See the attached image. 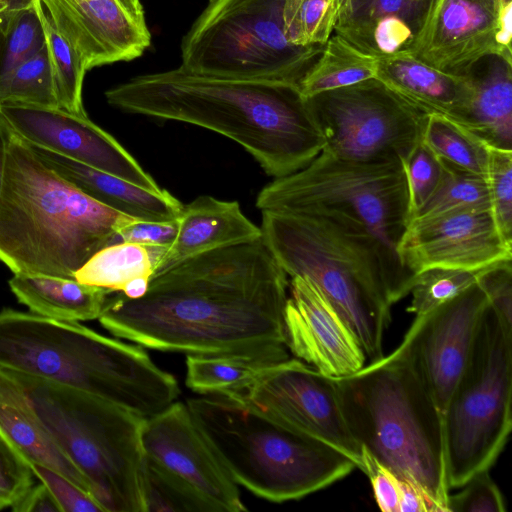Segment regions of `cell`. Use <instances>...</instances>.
<instances>
[{"instance_id": "6da1fadb", "label": "cell", "mask_w": 512, "mask_h": 512, "mask_svg": "<svg viewBox=\"0 0 512 512\" xmlns=\"http://www.w3.org/2000/svg\"><path fill=\"white\" fill-rule=\"evenodd\" d=\"M287 277L261 236L153 276L140 298L108 296L98 320L113 335L150 349L275 363L289 358Z\"/></svg>"}, {"instance_id": "7a4b0ae2", "label": "cell", "mask_w": 512, "mask_h": 512, "mask_svg": "<svg viewBox=\"0 0 512 512\" xmlns=\"http://www.w3.org/2000/svg\"><path fill=\"white\" fill-rule=\"evenodd\" d=\"M125 112L199 126L238 143L280 178L308 165L324 137L299 87L206 76L181 66L136 76L105 92Z\"/></svg>"}, {"instance_id": "3957f363", "label": "cell", "mask_w": 512, "mask_h": 512, "mask_svg": "<svg viewBox=\"0 0 512 512\" xmlns=\"http://www.w3.org/2000/svg\"><path fill=\"white\" fill-rule=\"evenodd\" d=\"M262 238L287 276L310 280L358 339L366 360L382 358L391 307L415 275L358 220L315 209L261 211Z\"/></svg>"}, {"instance_id": "277c9868", "label": "cell", "mask_w": 512, "mask_h": 512, "mask_svg": "<svg viewBox=\"0 0 512 512\" xmlns=\"http://www.w3.org/2000/svg\"><path fill=\"white\" fill-rule=\"evenodd\" d=\"M0 262L14 274L75 278L116 242L128 215L90 198L50 169L1 119Z\"/></svg>"}, {"instance_id": "5b68a950", "label": "cell", "mask_w": 512, "mask_h": 512, "mask_svg": "<svg viewBox=\"0 0 512 512\" xmlns=\"http://www.w3.org/2000/svg\"><path fill=\"white\" fill-rule=\"evenodd\" d=\"M0 368L82 391L148 418L173 403L179 386L142 346L77 322L4 309Z\"/></svg>"}, {"instance_id": "8992f818", "label": "cell", "mask_w": 512, "mask_h": 512, "mask_svg": "<svg viewBox=\"0 0 512 512\" xmlns=\"http://www.w3.org/2000/svg\"><path fill=\"white\" fill-rule=\"evenodd\" d=\"M333 379L358 445L400 478L421 486L448 512L443 415L407 341L403 338L389 355Z\"/></svg>"}, {"instance_id": "52a82bcc", "label": "cell", "mask_w": 512, "mask_h": 512, "mask_svg": "<svg viewBox=\"0 0 512 512\" xmlns=\"http://www.w3.org/2000/svg\"><path fill=\"white\" fill-rule=\"evenodd\" d=\"M237 485L272 502L303 498L348 475L351 458L226 394L187 401Z\"/></svg>"}, {"instance_id": "ba28073f", "label": "cell", "mask_w": 512, "mask_h": 512, "mask_svg": "<svg viewBox=\"0 0 512 512\" xmlns=\"http://www.w3.org/2000/svg\"><path fill=\"white\" fill-rule=\"evenodd\" d=\"M2 370L86 478L104 512H146L145 417L82 391Z\"/></svg>"}, {"instance_id": "9c48e42d", "label": "cell", "mask_w": 512, "mask_h": 512, "mask_svg": "<svg viewBox=\"0 0 512 512\" xmlns=\"http://www.w3.org/2000/svg\"><path fill=\"white\" fill-rule=\"evenodd\" d=\"M285 0H209L181 42V67L299 87L324 45L297 46L283 30Z\"/></svg>"}, {"instance_id": "30bf717a", "label": "cell", "mask_w": 512, "mask_h": 512, "mask_svg": "<svg viewBox=\"0 0 512 512\" xmlns=\"http://www.w3.org/2000/svg\"><path fill=\"white\" fill-rule=\"evenodd\" d=\"M511 395L512 329L489 303L442 414L450 490L498 458L512 428Z\"/></svg>"}, {"instance_id": "8fae6325", "label": "cell", "mask_w": 512, "mask_h": 512, "mask_svg": "<svg viewBox=\"0 0 512 512\" xmlns=\"http://www.w3.org/2000/svg\"><path fill=\"white\" fill-rule=\"evenodd\" d=\"M256 207L284 213L315 209L343 213L362 223L397 257L398 244L411 221L401 161L357 162L326 151L297 172L265 185Z\"/></svg>"}, {"instance_id": "7c38bea8", "label": "cell", "mask_w": 512, "mask_h": 512, "mask_svg": "<svg viewBox=\"0 0 512 512\" xmlns=\"http://www.w3.org/2000/svg\"><path fill=\"white\" fill-rule=\"evenodd\" d=\"M326 151L357 162H403L421 141L428 113L377 78L306 98Z\"/></svg>"}, {"instance_id": "4fadbf2b", "label": "cell", "mask_w": 512, "mask_h": 512, "mask_svg": "<svg viewBox=\"0 0 512 512\" xmlns=\"http://www.w3.org/2000/svg\"><path fill=\"white\" fill-rule=\"evenodd\" d=\"M235 396L278 422L340 450L362 467V448L345 422L334 379L294 358L273 363Z\"/></svg>"}, {"instance_id": "5bb4252c", "label": "cell", "mask_w": 512, "mask_h": 512, "mask_svg": "<svg viewBox=\"0 0 512 512\" xmlns=\"http://www.w3.org/2000/svg\"><path fill=\"white\" fill-rule=\"evenodd\" d=\"M141 440L145 463L180 486L204 511L246 510L238 485L187 404L174 401L146 418Z\"/></svg>"}, {"instance_id": "9a60e30c", "label": "cell", "mask_w": 512, "mask_h": 512, "mask_svg": "<svg viewBox=\"0 0 512 512\" xmlns=\"http://www.w3.org/2000/svg\"><path fill=\"white\" fill-rule=\"evenodd\" d=\"M0 119L29 144L127 180L144 189L163 190L135 158L88 116L59 107L0 104Z\"/></svg>"}, {"instance_id": "2e32d148", "label": "cell", "mask_w": 512, "mask_h": 512, "mask_svg": "<svg viewBox=\"0 0 512 512\" xmlns=\"http://www.w3.org/2000/svg\"><path fill=\"white\" fill-rule=\"evenodd\" d=\"M401 264L414 275L433 267L480 270L512 259L490 210L459 209L414 219L397 247Z\"/></svg>"}, {"instance_id": "e0dca14e", "label": "cell", "mask_w": 512, "mask_h": 512, "mask_svg": "<svg viewBox=\"0 0 512 512\" xmlns=\"http://www.w3.org/2000/svg\"><path fill=\"white\" fill-rule=\"evenodd\" d=\"M488 297L475 283L467 290L415 317L404 336L415 365L442 414L468 360Z\"/></svg>"}, {"instance_id": "ac0fdd59", "label": "cell", "mask_w": 512, "mask_h": 512, "mask_svg": "<svg viewBox=\"0 0 512 512\" xmlns=\"http://www.w3.org/2000/svg\"><path fill=\"white\" fill-rule=\"evenodd\" d=\"M501 0H429L420 25L404 49L440 71L463 76L495 43Z\"/></svg>"}, {"instance_id": "d6986e66", "label": "cell", "mask_w": 512, "mask_h": 512, "mask_svg": "<svg viewBox=\"0 0 512 512\" xmlns=\"http://www.w3.org/2000/svg\"><path fill=\"white\" fill-rule=\"evenodd\" d=\"M284 310L288 350L322 374L337 378L361 369L358 339L322 292L307 278L291 277Z\"/></svg>"}, {"instance_id": "ffe728a7", "label": "cell", "mask_w": 512, "mask_h": 512, "mask_svg": "<svg viewBox=\"0 0 512 512\" xmlns=\"http://www.w3.org/2000/svg\"><path fill=\"white\" fill-rule=\"evenodd\" d=\"M58 31L87 69L141 56L150 46L147 24L117 0H41Z\"/></svg>"}, {"instance_id": "44dd1931", "label": "cell", "mask_w": 512, "mask_h": 512, "mask_svg": "<svg viewBox=\"0 0 512 512\" xmlns=\"http://www.w3.org/2000/svg\"><path fill=\"white\" fill-rule=\"evenodd\" d=\"M178 219L177 236L156 260L152 277L197 255L262 236L260 227L243 214L237 201L208 195L183 204Z\"/></svg>"}, {"instance_id": "7402d4cb", "label": "cell", "mask_w": 512, "mask_h": 512, "mask_svg": "<svg viewBox=\"0 0 512 512\" xmlns=\"http://www.w3.org/2000/svg\"><path fill=\"white\" fill-rule=\"evenodd\" d=\"M29 146L50 169L102 205L144 220L166 221L180 215L183 204L165 189L150 191L47 149Z\"/></svg>"}, {"instance_id": "603a6c76", "label": "cell", "mask_w": 512, "mask_h": 512, "mask_svg": "<svg viewBox=\"0 0 512 512\" xmlns=\"http://www.w3.org/2000/svg\"><path fill=\"white\" fill-rule=\"evenodd\" d=\"M376 78L400 97L428 114L460 124L471 98L468 78L435 69L406 50L378 57Z\"/></svg>"}, {"instance_id": "cb8c5ba5", "label": "cell", "mask_w": 512, "mask_h": 512, "mask_svg": "<svg viewBox=\"0 0 512 512\" xmlns=\"http://www.w3.org/2000/svg\"><path fill=\"white\" fill-rule=\"evenodd\" d=\"M465 76L472 93L460 125L490 146L512 150V60L485 55Z\"/></svg>"}, {"instance_id": "d4e9b609", "label": "cell", "mask_w": 512, "mask_h": 512, "mask_svg": "<svg viewBox=\"0 0 512 512\" xmlns=\"http://www.w3.org/2000/svg\"><path fill=\"white\" fill-rule=\"evenodd\" d=\"M0 435L29 466L36 464L52 469L91 494L86 478L55 444L29 409L19 389L2 369H0Z\"/></svg>"}, {"instance_id": "484cf974", "label": "cell", "mask_w": 512, "mask_h": 512, "mask_svg": "<svg viewBox=\"0 0 512 512\" xmlns=\"http://www.w3.org/2000/svg\"><path fill=\"white\" fill-rule=\"evenodd\" d=\"M8 284L18 301L32 313L69 322L98 319L113 293L75 278L46 275L14 274Z\"/></svg>"}, {"instance_id": "4316f807", "label": "cell", "mask_w": 512, "mask_h": 512, "mask_svg": "<svg viewBox=\"0 0 512 512\" xmlns=\"http://www.w3.org/2000/svg\"><path fill=\"white\" fill-rule=\"evenodd\" d=\"M378 57L366 54L339 34L331 35L299 84L303 97L376 78Z\"/></svg>"}, {"instance_id": "83f0119b", "label": "cell", "mask_w": 512, "mask_h": 512, "mask_svg": "<svg viewBox=\"0 0 512 512\" xmlns=\"http://www.w3.org/2000/svg\"><path fill=\"white\" fill-rule=\"evenodd\" d=\"M159 252L135 243H113L96 252L74 277L84 284L122 292L130 280L152 277Z\"/></svg>"}, {"instance_id": "f1b7e54d", "label": "cell", "mask_w": 512, "mask_h": 512, "mask_svg": "<svg viewBox=\"0 0 512 512\" xmlns=\"http://www.w3.org/2000/svg\"><path fill=\"white\" fill-rule=\"evenodd\" d=\"M421 141L444 164L486 178L488 144L452 119L428 114Z\"/></svg>"}, {"instance_id": "f546056e", "label": "cell", "mask_w": 512, "mask_h": 512, "mask_svg": "<svg viewBox=\"0 0 512 512\" xmlns=\"http://www.w3.org/2000/svg\"><path fill=\"white\" fill-rule=\"evenodd\" d=\"M271 364L238 355H187L186 385L200 395L232 394Z\"/></svg>"}, {"instance_id": "4dcf8cb0", "label": "cell", "mask_w": 512, "mask_h": 512, "mask_svg": "<svg viewBox=\"0 0 512 512\" xmlns=\"http://www.w3.org/2000/svg\"><path fill=\"white\" fill-rule=\"evenodd\" d=\"M48 49L52 77L59 108L72 114L87 116L82 87L88 70L74 46L58 31L43 9L41 0H35Z\"/></svg>"}, {"instance_id": "1f68e13d", "label": "cell", "mask_w": 512, "mask_h": 512, "mask_svg": "<svg viewBox=\"0 0 512 512\" xmlns=\"http://www.w3.org/2000/svg\"><path fill=\"white\" fill-rule=\"evenodd\" d=\"M4 103L59 107L46 44L34 57L0 76V104Z\"/></svg>"}, {"instance_id": "d6a6232c", "label": "cell", "mask_w": 512, "mask_h": 512, "mask_svg": "<svg viewBox=\"0 0 512 512\" xmlns=\"http://www.w3.org/2000/svg\"><path fill=\"white\" fill-rule=\"evenodd\" d=\"M45 44L35 2L27 9L0 16V76L34 57Z\"/></svg>"}, {"instance_id": "836d02e7", "label": "cell", "mask_w": 512, "mask_h": 512, "mask_svg": "<svg viewBox=\"0 0 512 512\" xmlns=\"http://www.w3.org/2000/svg\"><path fill=\"white\" fill-rule=\"evenodd\" d=\"M443 163V162H442ZM439 187L414 219L428 218L459 209L490 210L486 179L444 164Z\"/></svg>"}, {"instance_id": "e575fe53", "label": "cell", "mask_w": 512, "mask_h": 512, "mask_svg": "<svg viewBox=\"0 0 512 512\" xmlns=\"http://www.w3.org/2000/svg\"><path fill=\"white\" fill-rule=\"evenodd\" d=\"M282 20L290 43L325 45L337 23L335 0H285Z\"/></svg>"}, {"instance_id": "d590c367", "label": "cell", "mask_w": 512, "mask_h": 512, "mask_svg": "<svg viewBox=\"0 0 512 512\" xmlns=\"http://www.w3.org/2000/svg\"><path fill=\"white\" fill-rule=\"evenodd\" d=\"M480 270L433 267L415 274L409 313L423 316L477 283Z\"/></svg>"}, {"instance_id": "8d00e7d4", "label": "cell", "mask_w": 512, "mask_h": 512, "mask_svg": "<svg viewBox=\"0 0 512 512\" xmlns=\"http://www.w3.org/2000/svg\"><path fill=\"white\" fill-rule=\"evenodd\" d=\"M486 182L496 226L512 246V150L488 145Z\"/></svg>"}, {"instance_id": "74e56055", "label": "cell", "mask_w": 512, "mask_h": 512, "mask_svg": "<svg viewBox=\"0 0 512 512\" xmlns=\"http://www.w3.org/2000/svg\"><path fill=\"white\" fill-rule=\"evenodd\" d=\"M402 163L407 179L412 221L439 187L444 174V165L422 141L414 147Z\"/></svg>"}, {"instance_id": "f35d334b", "label": "cell", "mask_w": 512, "mask_h": 512, "mask_svg": "<svg viewBox=\"0 0 512 512\" xmlns=\"http://www.w3.org/2000/svg\"><path fill=\"white\" fill-rule=\"evenodd\" d=\"M428 2L429 0H360L350 18L336 25L334 31L348 39L368 27L377 18L386 15L404 17L417 31Z\"/></svg>"}, {"instance_id": "ab89813d", "label": "cell", "mask_w": 512, "mask_h": 512, "mask_svg": "<svg viewBox=\"0 0 512 512\" xmlns=\"http://www.w3.org/2000/svg\"><path fill=\"white\" fill-rule=\"evenodd\" d=\"M461 490L449 495L448 512H504V497L489 474L483 470L473 475L461 487Z\"/></svg>"}, {"instance_id": "60d3db41", "label": "cell", "mask_w": 512, "mask_h": 512, "mask_svg": "<svg viewBox=\"0 0 512 512\" xmlns=\"http://www.w3.org/2000/svg\"><path fill=\"white\" fill-rule=\"evenodd\" d=\"M29 464L0 435V509L14 506L32 487Z\"/></svg>"}, {"instance_id": "b9f144b4", "label": "cell", "mask_w": 512, "mask_h": 512, "mask_svg": "<svg viewBox=\"0 0 512 512\" xmlns=\"http://www.w3.org/2000/svg\"><path fill=\"white\" fill-rule=\"evenodd\" d=\"M48 488L61 512H104L96 499L62 474L41 465H30Z\"/></svg>"}, {"instance_id": "7bdbcfd3", "label": "cell", "mask_w": 512, "mask_h": 512, "mask_svg": "<svg viewBox=\"0 0 512 512\" xmlns=\"http://www.w3.org/2000/svg\"><path fill=\"white\" fill-rule=\"evenodd\" d=\"M179 229V219L153 221L126 216L119 224L116 242L143 245L150 249L166 250L174 242Z\"/></svg>"}, {"instance_id": "ee69618b", "label": "cell", "mask_w": 512, "mask_h": 512, "mask_svg": "<svg viewBox=\"0 0 512 512\" xmlns=\"http://www.w3.org/2000/svg\"><path fill=\"white\" fill-rule=\"evenodd\" d=\"M511 260H503L484 268L478 283L485 291L492 308L503 323L512 329V266Z\"/></svg>"}, {"instance_id": "f6af8a7d", "label": "cell", "mask_w": 512, "mask_h": 512, "mask_svg": "<svg viewBox=\"0 0 512 512\" xmlns=\"http://www.w3.org/2000/svg\"><path fill=\"white\" fill-rule=\"evenodd\" d=\"M361 470L370 480L378 507L384 512H398L402 479L364 449Z\"/></svg>"}, {"instance_id": "bcb514c9", "label": "cell", "mask_w": 512, "mask_h": 512, "mask_svg": "<svg viewBox=\"0 0 512 512\" xmlns=\"http://www.w3.org/2000/svg\"><path fill=\"white\" fill-rule=\"evenodd\" d=\"M16 512H61L48 488L41 483L31 487L14 505Z\"/></svg>"}, {"instance_id": "7dc6e473", "label": "cell", "mask_w": 512, "mask_h": 512, "mask_svg": "<svg viewBox=\"0 0 512 512\" xmlns=\"http://www.w3.org/2000/svg\"><path fill=\"white\" fill-rule=\"evenodd\" d=\"M512 0H501L495 31V43L499 55L512 60Z\"/></svg>"}, {"instance_id": "c3c4849f", "label": "cell", "mask_w": 512, "mask_h": 512, "mask_svg": "<svg viewBox=\"0 0 512 512\" xmlns=\"http://www.w3.org/2000/svg\"><path fill=\"white\" fill-rule=\"evenodd\" d=\"M150 279L149 276L136 277L125 285L121 293L130 299L140 298L146 293Z\"/></svg>"}, {"instance_id": "681fc988", "label": "cell", "mask_w": 512, "mask_h": 512, "mask_svg": "<svg viewBox=\"0 0 512 512\" xmlns=\"http://www.w3.org/2000/svg\"><path fill=\"white\" fill-rule=\"evenodd\" d=\"M359 1L360 0H335L337 9L336 25L341 24L350 18Z\"/></svg>"}, {"instance_id": "f907efd6", "label": "cell", "mask_w": 512, "mask_h": 512, "mask_svg": "<svg viewBox=\"0 0 512 512\" xmlns=\"http://www.w3.org/2000/svg\"><path fill=\"white\" fill-rule=\"evenodd\" d=\"M34 2L35 0H0V16L27 9Z\"/></svg>"}, {"instance_id": "816d5d0a", "label": "cell", "mask_w": 512, "mask_h": 512, "mask_svg": "<svg viewBox=\"0 0 512 512\" xmlns=\"http://www.w3.org/2000/svg\"><path fill=\"white\" fill-rule=\"evenodd\" d=\"M136 20L146 24L143 6L140 0H117Z\"/></svg>"}, {"instance_id": "f5cc1de1", "label": "cell", "mask_w": 512, "mask_h": 512, "mask_svg": "<svg viewBox=\"0 0 512 512\" xmlns=\"http://www.w3.org/2000/svg\"><path fill=\"white\" fill-rule=\"evenodd\" d=\"M5 160V140L3 136V131L0 125V186L2 181L3 167Z\"/></svg>"}]
</instances>
